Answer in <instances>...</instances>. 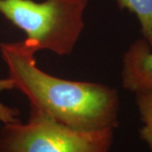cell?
<instances>
[{"instance_id": "obj_1", "label": "cell", "mask_w": 152, "mask_h": 152, "mask_svg": "<svg viewBox=\"0 0 152 152\" xmlns=\"http://www.w3.org/2000/svg\"><path fill=\"white\" fill-rule=\"evenodd\" d=\"M0 53L15 89L28 98L31 109L76 129L118 128L120 102L116 89L45 73L37 65V53L24 41L1 42Z\"/></svg>"}, {"instance_id": "obj_2", "label": "cell", "mask_w": 152, "mask_h": 152, "mask_svg": "<svg viewBox=\"0 0 152 152\" xmlns=\"http://www.w3.org/2000/svg\"><path fill=\"white\" fill-rule=\"evenodd\" d=\"M88 0H0V14L26 34L25 43L36 53H72L85 27Z\"/></svg>"}, {"instance_id": "obj_3", "label": "cell", "mask_w": 152, "mask_h": 152, "mask_svg": "<svg viewBox=\"0 0 152 152\" xmlns=\"http://www.w3.org/2000/svg\"><path fill=\"white\" fill-rule=\"evenodd\" d=\"M113 137V129H76L31 108L26 123L0 127V152H110Z\"/></svg>"}, {"instance_id": "obj_4", "label": "cell", "mask_w": 152, "mask_h": 152, "mask_svg": "<svg viewBox=\"0 0 152 152\" xmlns=\"http://www.w3.org/2000/svg\"><path fill=\"white\" fill-rule=\"evenodd\" d=\"M122 84L135 94L152 91V49L143 38L134 42L124 54Z\"/></svg>"}, {"instance_id": "obj_5", "label": "cell", "mask_w": 152, "mask_h": 152, "mask_svg": "<svg viewBox=\"0 0 152 152\" xmlns=\"http://www.w3.org/2000/svg\"><path fill=\"white\" fill-rule=\"evenodd\" d=\"M120 10L134 14L140 22L143 39L152 49V0H116Z\"/></svg>"}, {"instance_id": "obj_6", "label": "cell", "mask_w": 152, "mask_h": 152, "mask_svg": "<svg viewBox=\"0 0 152 152\" xmlns=\"http://www.w3.org/2000/svg\"><path fill=\"white\" fill-rule=\"evenodd\" d=\"M135 102L142 122L140 137L152 152V91L136 93Z\"/></svg>"}, {"instance_id": "obj_7", "label": "cell", "mask_w": 152, "mask_h": 152, "mask_svg": "<svg viewBox=\"0 0 152 152\" xmlns=\"http://www.w3.org/2000/svg\"><path fill=\"white\" fill-rule=\"evenodd\" d=\"M15 89L14 83L9 77L0 79V94L5 91ZM20 111L18 108L8 107L0 101V127L6 124L15 123L20 121Z\"/></svg>"}]
</instances>
